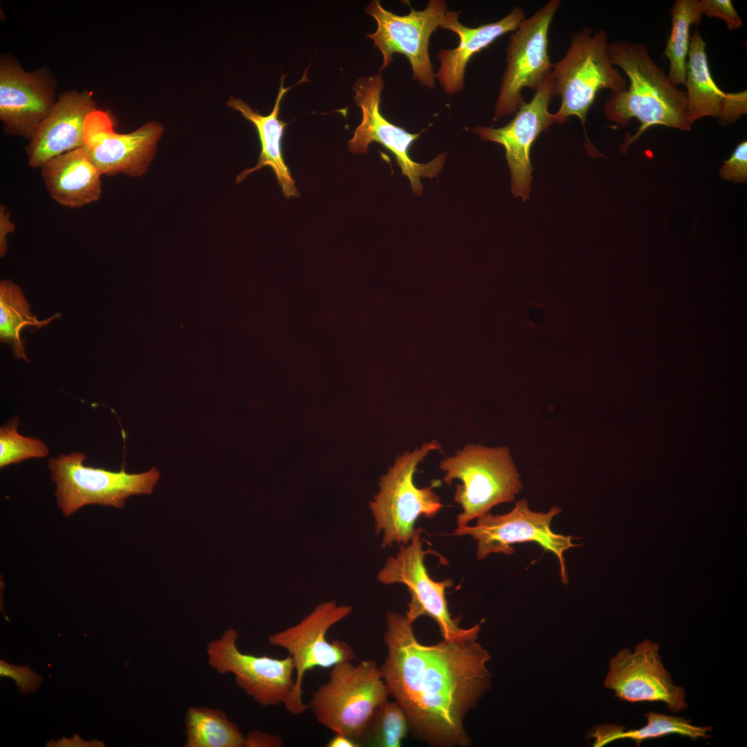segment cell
I'll return each mask as SVG.
<instances>
[{
    "mask_svg": "<svg viewBox=\"0 0 747 747\" xmlns=\"http://www.w3.org/2000/svg\"><path fill=\"white\" fill-rule=\"evenodd\" d=\"M608 53L612 64L622 70L629 84L625 89L611 93L605 103V115L620 126H627L634 118L640 122L637 132L625 138L622 153L653 126L690 131L685 92L670 82L643 42L613 41L608 44Z\"/></svg>",
    "mask_w": 747,
    "mask_h": 747,
    "instance_id": "obj_2",
    "label": "cell"
},
{
    "mask_svg": "<svg viewBox=\"0 0 747 747\" xmlns=\"http://www.w3.org/2000/svg\"><path fill=\"white\" fill-rule=\"evenodd\" d=\"M560 6L551 0L525 18L509 37L506 67L494 109L493 122L515 113L525 102L524 89L535 91L552 72L548 52V30Z\"/></svg>",
    "mask_w": 747,
    "mask_h": 747,
    "instance_id": "obj_9",
    "label": "cell"
},
{
    "mask_svg": "<svg viewBox=\"0 0 747 747\" xmlns=\"http://www.w3.org/2000/svg\"><path fill=\"white\" fill-rule=\"evenodd\" d=\"M238 632L225 630L207 645L210 666L219 674L231 673L237 685L262 706H285L295 686V670L290 656L275 658L246 654L237 646Z\"/></svg>",
    "mask_w": 747,
    "mask_h": 747,
    "instance_id": "obj_14",
    "label": "cell"
},
{
    "mask_svg": "<svg viewBox=\"0 0 747 747\" xmlns=\"http://www.w3.org/2000/svg\"><path fill=\"white\" fill-rule=\"evenodd\" d=\"M0 675L14 679L19 692L24 694L36 691L42 682V677L29 666H15L2 660L0 662Z\"/></svg>",
    "mask_w": 747,
    "mask_h": 747,
    "instance_id": "obj_31",
    "label": "cell"
},
{
    "mask_svg": "<svg viewBox=\"0 0 747 747\" xmlns=\"http://www.w3.org/2000/svg\"><path fill=\"white\" fill-rule=\"evenodd\" d=\"M409 720L396 701L388 699L380 704L374 713L360 746L371 747H399L406 737Z\"/></svg>",
    "mask_w": 747,
    "mask_h": 747,
    "instance_id": "obj_28",
    "label": "cell"
},
{
    "mask_svg": "<svg viewBox=\"0 0 747 747\" xmlns=\"http://www.w3.org/2000/svg\"><path fill=\"white\" fill-rule=\"evenodd\" d=\"M96 109L95 101L86 91L61 93L29 140L26 148L29 166L40 168L57 156L83 147L86 118Z\"/></svg>",
    "mask_w": 747,
    "mask_h": 747,
    "instance_id": "obj_19",
    "label": "cell"
},
{
    "mask_svg": "<svg viewBox=\"0 0 747 747\" xmlns=\"http://www.w3.org/2000/svg\"><path fill=\"white\" fill-rule=\"evenodd\" d=\"M284 75L281 77L273 109L267 116H262L255 111L241 98L231 96L226 105L240 112L243 118L255 125L261 143V152L257 164L254 167L246 169L240 173L237 177V182L242 181L249 174L268 166L274 172L284 196L290 198L298 196L299 194L282 155V140L286 124L280 120L278 116L284 95L293 87H284Z\"/></svg>",
    "mask_w": 747,
    "mask_h": 747,
    "instance_id": "obj_22",
    "label": "cell"
},
{
    "mask_svg": "<svg viewBox=\"0 0 747 747\" xmlns=\"http://www.w3.org/2000/svg\"><path fill=\"white\" fill-rule=\"evenodd\" d=\"M448 10L445 1L430 0L422 10L411 8L408 14L399 15L385 9L379 1H371L365 12L375 19L377 29L367 36L382 55L380 71L389 66L395 53L403 54L411 65L414 80L433 89L436 76L429 55V40L445 23Z\"/></svg>",
    "mask_w": 747,
    "mask_h": 747,
    "instance_id": "obj_12",
    "label": "cell"
},
{
    "mask_svg": "<svg viewBox=\"0 0 747 747\" xmlns=\"http://www.w3.org/2000/svg\"><path fill=\"white\" fill-rule=\"evenodd\" d=\"M608 44L605 30L594 33L584 28L571 36L564 55L553 66L555 95L561 98L560 108L553 113L555 123L562 124L571 116L578 117L584 127L588 152L593 158L601 155L585 131L589 110L600 90L614 93L625 89L628 84L610 60Z\"/></svg>",
    "mask_w": 747,
    "mask_h": 747,
    "instance_id": "obj_3",
    "label": "cell"
},
{
    "mask_svg": "<svg viewBox=\"0 0 747 747\" xmlns=\"http://www.w3.org/2000/svg\"><path fill=\"white\" fill-rule=\"evenodd\" d=\"M645 715L647 724L638 729L625 731L623 727L615 725L600 726L593 734L596 738L595 746H602L617 739H629L634 741L638 746L644 740L670 735H679L692 740L711 737L708 732L712 730V727L694 726L684 717L652 711H648Z\"/></svg>",
    "mask_w": 747,
    "mask_h": 747,
    "instance_id": "obj_24",
    "label": "cell"
},
{
    "mask_svg": "<svg viewBox=\"0 0 747 747\" xmlns=\"http://www.w3.org/2000/svg\"><path fill=\"white\" fill-rule=\"evenodd\" d=\"M720 176L726 181L744 183L747 180V141L738 144L730 157L723 161Z\"/></svg>",
    "mask_w": 747,
    "mask_h": 747,
    "instance_id": "obj_30",
    "label": "cell"
},
{
    "mask_svg": "<svg viewBox=\"0 0 747 747\" xmlns=\"http://www.w3.org/2000/svg\"><path fill=\"white\" fill-rule=\"evenodd\" d=\"M185 747H245L238 726L220 710L190 707L185 714Z\"/></svg>",
    "mask_w": 747,
    "mask_h": 747,
    "instance_id": "obj_26",
    "label": "cell"
},
{
    "mask_svg": "<svg viewBox=\"0 0 747 747\" xmlns=\"http://www.w3.org/2000/svg\"><path fill=\"white\" fill-rule=\"evenodd\" d=\"M405 616L386 615L387 657L380 667L391 696L409 725L428 744H470L463 721L490 685L488 651L476 639L420 643Z\"/></svg>",
    "mask_w": 747,
    "mask_h": 747,
    "instance_id": "obj_1",
    "label": "cell"
},
{
    "mask_svg": "<svg viewBox=\"0 0 747 747\" xmlns=\"http://www.w3.org/2000/svg\"><path fill=\"white\" fill-rule=\"evenodd\" d=\"M706 42L698 30L690 36L686 62L687 116L690 123L706 116L720 118L732 93L721 91L710 72Z\"/></svg>",
    "mask_w": 747,
    "mask_h": 747,
    "instance_id": "obj_23",
    "label": "cell"
},
{
    "mask_svg": "<svg viewBox=\"0 0 747 747\" xmlns=\"http://www.w3.org/2000/svg\"><path fill=\"white\" fill-rule=\"evenodd\" d=\"M85 459L83 453L71 452L48 461L57 504L66 517L89 504L123 508L130 496L150 495L160 478L154 467L138 474L123 468L113 472L85 466Z\"/></svg>",
    "mask_w": 747,
    "mask_h": 747,
    "instance_id": "obj_7",
    "label": "cell"
},
{
    "mask_svg": "<svg viewBox=\"0 0 747 747\" xmlns=\"http://www.w3.org/2000/svg\"><path fill=\"white\" fill-rule=\"evenodd\" d=\"M164 127L149 121L129 133H118L108 112L96 109L86 118L83 148L102 175L137 177L145 174L156 151Z\"/></svg>",
    "mask_w": 747,
    "mask_h": 747,
    "instance_id": "obj_17",
    "label": "cell"
},
{
    "mask_svg": "<svg viewBox=\"0 0 747 747\" xmlns=\"http://www.w3.org/2000/svg\"><path fill=\"white\" fill-rule=\"evenodd\" d=\"M441 450L435 441L424 443L420 449L399 456L387 473L381 477L380 490L370 501L376 534L383 532L382 547L394 543L406 544L415 533V523L420 516L432 518L443 507L433 490L438 481L419 488L413 481L417 465L432 450Z\"/></svg>",
    "mask_w": 747,
    "mask_h": 747,
    "instance_id": "obj_6",
    "label": "cell"
},
{
    "mask_svg": "<svg viewBox=\"0 0 747 747\" xmlns=\"http://www.w3.org/2000/svg\"><path fill=\"white\" fill-rule=\"evenodd\" d=\"M10 212L6 207L0 205V256L3 257L7 253L8 243L7 236L15 231V225L10 220Z\"/></svg>",
    "mask_w": 747,
    "mask_h": 747,
    "instance_id": "obj_34",
    "label": "cell"
},
{
    "mask_svg": "<svg viewBox=\"0 0 747 747\" xmlns=\"http://www.w3.org/2000/svg\"><path fill=\"white\" fill-rule=\"evenodd\" d=\"M459 12L448 10L445 21L440 28L455 33L459 39V45L452 49H441L436 54L440 66L435 76L448 95H454L463 88L467 64L475 54L502 35L515 31L526 18L524 10L515 6L497 21L471 28L459 21Z\"/></svg>",
    "mask_w": 747,
    "mask_h": 747,
    "instance_id": "obj_20",
    "label": "cell"
},
{
    "mask_svg": "<svg viewBox=\"0 0 747 747\" xmlns=\"http://www.w3.org/2000/svg\"><path fill=\"white\" fill-rule=\"evenodd\" d=\"M384 82L380 74L360 77L353 84L356 104L361 109L362 121L356 129L348 147L353 154L368 152L369 145L378 142L391 152L406 176L414 194L422 195L421 178H433L442 169L445 154H441L429 163L414 161L409 149L421 132L411 133L386 119L380 111V104Z\"/></svg>",
    "mask_w": 747,
    "mask_h": 747,
    "instance_id": "obj_13",
    "label": "cell"
},
{
    "mask_svg": "<svg viewBox=\"0 0 747 747\" xmlns=\"http://www.w3.org/2000/svg\"><path fill=\"white\" fill-rule=\"evenodd\" d=\"M440 468L446 472L443 481L447 484L454 479L463 483L456 486L454 495V501L463 508L457 517L458 527L499 504L513 501L523 487L507 447L469 444L442 461Z\"/></svg>",
    "mask_w": 747,
    "mask_h": 747,
    "instance_id": "obj_5",
    "label": "cell"
},
{
    "mask_svg": "<svg viewBox=\"0 0 747 747\" xmlns=\"http://www.w3.org/2000/svg\"><path fill=\"white\" fill-rule=\"evenodd\" d=\"M703 15L723 20L729 30L738 29L742 20L730 0H701Z\"/></svg>",
    "mask_w": 747,
    "mask_h": 747,
    "instance_id": "obj_32",
    "label": "cell"
},
{
    "mask_svg": "<svg viewBox=\"0 0 747 747\" xmlns=\"http://www.w3.org/2000/svg\"><path fill=\"white\" fill-rule=\"evenodd\" d=\"M57 313L39 320L30 311V306L21 288L9 279L0 283V340L12 349L17 359L29 362L21 339V331L26 326L42 328L59 317Z\"/></svg>",
    "mask_w": 747,
    "mask_h": 747,
    "instance_id": "obj_25",
    "label": "cell"
},
{
    "mask_svg": "<svg viewBox=\"0 0 747 747\" xmlns=\"http://www.w3.org/2000/svg\"><path fill=\"white\" fill-rule=\"evenodd\" d=\"M282 739L277 735L254 730L245 737V747H282Z\"/></svg>",
    "mask_w": 747,
    "mask_h": 747,
    "instance_id": "obj_33",
    "label": "cell"
},
{
    "mask_svg": "<svg viewBox=\"0 0 747 747\" xmlns=\"http://www.w3.org/2000/svg\"><path fill=\"white\" fill-rule=\"evenodd\" d=\"M312 694L308 708L324 728L360 741L376 710L389 696L380 667L372 660L340 663Z\"/></svg>",
    "mask_w": 747,
    "mask_h": 747,
    "instance_id": "obj_4",
    "label": "cell"
},
{
    "mask_svg": "<svg viewBox=\"0 0 747 747\" xmlns=\"http://www.w3.org/2000/svg\"><path fill=\"white\" fill-rule=\"evenodd\" d=\"M46 68L25 71L12 55L0 57V120L10 135L31 139L57 102Z\"/></svg>",
    "mask_w": 747,
    "mask_h": 747,
    "instance_id": "obj_18",
    "label": "cell"
},
{
    "mask_svg": "<svg viewBox=\"0 0 747 747\" xmlns=\"http://www.w3.org/2000/svg\"><path fill=\"white\" fill-rule=\"evenodd\" d=\"M18 416H13L0 427V467L18 463L30 458L46 456L49 450L44 442L35 437L19 434Z\"/></svg>",
    "mask_w": 747,
    "mask_h": 747,
    "instance_id": "obj_29",
    "label": "cell"
},
{
    "mask_svg": "<svg viewBox=\"0 0 747 747\" xmlns=\"http://www.w3.org/2000/svg\"><path fill=\"white\" fill-rule=\"evenodd\" d=\"M40 169L50 197L62 206L80 208L100 198L102 174L83 147L57 156Z\"/></svg>",
    "mask_w": 747,
    "mask_h": 747,
    "instance_id": "obj_21",
    "label": "cell"
},
{
    "mask_svg": "<svg viewBox=\"0 0 747 747\" xmlns=\"http://www.w3.org/2000/svg\"><path fill=\"white\" fill-rule=\"evenodd\" d=\"M421 531L420 528L415 530L407 546L400 544L398 553L386 560L377 579L385 584L401 583L407 587L411 601L405 616L410 623L420 616H428L438 625L444 640L462 642L476 639L481 626L477 624L470 628H462L459 625L460 619L452 618L449 611L445 589L452 585V582L450 579L436 582L429 575L425 557L437 553L423 549Z\"/></svg>",
    "mask_w": 747,
    "mask_h": 747,
    "instance_id": "obj_10",
    "label": "cell"
},
{
    "mask_svg": "<svg viewBox=\"0 0 747 747\" xmlns=\"http://www.w3.org/2000/svg\"><path fill=\"white\" fill-rule=\"evenodd\" d=\"M554 95L552 71L535 91L531 100L521 106L513 120L505 126L499 128L476 126L472 129L483 140L504 147L510 172L511 192L515 197H520L524 201L530 196L533 169L530 160L531 147L539 135L555 123L553 113L548 111Z\"/></svg>",
    "mask_w": 747,
    "mask_h": 747,
    "instance_id": "obj_16",
    "label": "cell"
},
{
    "mask_svg": "<svg viewBox=\"0 0 747 747\" xmlns=\"http://www.w3.org/2000/svg\"><path fill=\"white\" fill-rule=\"evenodd\" d=\"M351 611L349 605H339L335 600L324 601L297 624L268 637L269 644L286 649L293 663L295 686L284 706L288 712L298 715L308 709L302 699V683L307 671L316 667L332 668L356 659L354 650L347 642L329 641L326 638L329 630Z\"/></svg>",
    "mask_w": 747,
    "mask_h": 747,
    "instance_id": "obj_8",
    "label": "cell"
},
{
    "mask_svg": "<svg viewBox=\"0 0 747 747\" xmlns=\"http://www.w3.org/2000/svg\"><path fill=\"white\" fill-rule=\"evenodd\" d=\"M326 747H358L359 744L353 739L339 733H335L326 744Z\"/></svg>",
    "mask_w": 747,
    "mask_h": 747,
    "instance_id": "obj_35",
    "label": "cell"
},
{
    "mask_svg": "<svg viewBox=\"0 0 747 747\" xmlns=\"http://www.w3.org/2000/svg\"><path fill=\"white\" fill-rule=\"evenodd\" d=\"M660 645L649 639L637 644L632 652L620 649L609 662L604 685L621 701L661 702L668 710L688 708L685 689L676 685L659 655Z\"/></svg>",
    "mask_w": 747,
    "mask_h": 747,
    "instance_id": "obj_15",
    "label": "cell"
},
{
    "mask_svg": "<svg viewBox=\"0 0 747 747\" xmlns=\"http://www.w3.org/2000/svg\"><path fill=\"white\" fill-rule=\"evenodd\" d=\"M671 30L666 42L664 56L670 61L667 77L677 86L685 85L686 62L690 47L692 25H700L703 12L700 0H676L671 8Z\"/></svg>",
    "mask_w": 747,
    "mask_h": 747,
    "instance_id": "obj_27",
    "label": "cell"
},
{
    "mask_svg": "<svg viewBox=\"0 0 747 747\" xmlns=\"http://www.w3.org/2000/svg\"><path fill=\"white\" fill-rule=\"evenodd\" d=\"M561 511V508L553 506L546 513L535 512L530 509L528 501L523 499L517 501L509 513L500 515L487 513L477 518L475 525L458 527L454 533L471 535L477 541L479 560L492 553L512 555L515 552L513 544L535 542L556 556L562 581L567 584L564 553L578 545L572 542V537L551 530L553 519Z\"/></svg>",
    "mask_w": 747,
    "mask_h": 747,
    "instance_id": "obj_11",
    "label": "cell"
}]
</instances>
